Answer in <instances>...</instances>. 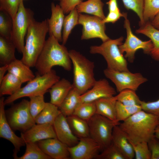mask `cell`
Instances as JSON below:
<instances>
[{
    "label": "cell",
    "instance_id": "6da1fadb",
    "mask_svg": "<svg viewBox=\"0 0 159 159\" xmlns=\"http://www.w3.org/2000/svg\"><path fill=\"white\" fill-rule=\"evenodd\" d=\"M159 119V117L141 110L119 125L131 143L148 142L154 137Z\"/></svg>",
    "mask_w": 159,
    "mask_h": 159
},
{
    "label": "cell",
    "instance_id": "7a4b0ae2",
    "mask_svg": "<svg viewBox=\"0 0 159 159\" xmlns=\"http://www.w3.org/2000/svg\"><path fill=\"white\" fill-rule=\"evenodd\" d=\"M49 35L35 63L37 73L41 75L46 74L55 66L71 70L72 62L67 48L60 44L53 35Z\"/></svg>",
    "mask_w": 159,
    "mask_h": 159
},
{
    "label": "cell",
    "instance_id": "3957f363",
    "mask_svg": "<svg viewBox=\"0 0 159 159\" xmlns=\"http://www.w3.org/2000/svg\"><path fill=\"white\" fill-rule=\"evenodd\" d=\"M48 32L47 19L39 22L34 19L30 23L21 59L30 67H34L45 44L46 36Z\"/></svg>",
    "mask_w": 159,
    "mask_h": 159
},
{
    "label": "cell",
    "instance_id": "277c9868",
    "mask_svg": "<svg viewBox=\"0 0 159 159\" xmlns=\"http://www.w3.org/2000/svg\"><path fill=\"white\" fill-rule=\"evenodd\" d=\"M69 52L73 66V86L82 95L91 89L96 80L94 63L74 50Z\"/></svg>",
    "mask_w": 159,
    "mask_h": 159
},
{
    "label": "cell",
    "instance_id": "5b68a950",
    "mask_svg": "<svg viewBox=\"0 0 159 159\" xmlns=\"http://www.w3.org/2000/svg\"><path fill=\"white\" fill-rule=\"evenodd\" d=\"M60 79V77L53 69L43 75L37 73L33 79L28 82L25 86L5 99L4 104L6 105L11 104L16 100L24 97L44 95Z\"/></svg>",
    "mask_w": 159,
    "mask_h": 159
},
{
    "label": "cell",
    "instance_id": "8992f818",
    "mask_svg": "<svg viewBox=\"0 0 159 159\" xmlns=\"http://www.w3.org/2000/svg\"><path fill=\"white\" fill-rule=\"evenodd\" d=\"M124 38L110 39L100 45L91 46L90 52L92 54L102 55L106 60L108 69L119 71H129L126 58L119 49V46L123 43Z\"/></svg>",
    "mask_w": 159,
    "mask_h": 159
},
{
    "label": "cell",
    "instance_id": "52a82bcc",
    "mask_svg": "<svg viewBox=\"0 0 159 159\" xmlns=\"http://www.w3.org/2000/svg\"><path fill=\"white\" fill-rule=\"evenodd\" d=\"M88 123L90 137L99 145L102 150L112 143L113 128L120 124V122L96 113L88 121Z\"/></svg>",
    "mask_w": 159,
    "mask_h": 159
},
{
    "label": "cell",
    "instance_id": "ba28073f",
    "mask_svg": "<svg viewBox=\"0 0 159 159\" xmlns=\"http://www.w3.org/2000/svg\"><path fill=\"white\" fill-rule=\"evenodd\" d=\"M23 0H21L18 11L12 20L10 38L19 52L22 53L24 46V37L34 13L30 9L24 6Z\"/></svg>",
    "mask_w": 159,
    "mask_h": 159
},
{
    "label": "cell",
    "instance_id": "9c48e42d",
    "mask_svg": "<svg viewBox=\"0 0 159 159\" xmlns=\"http://www.w3.org/2000/svg\"><path fill=\"white\" fill-rule=\"evenodd\" d=\"M8 122L12 129L24 132L36 124L30 112L29 101L23 99L5 110Z\"/></svg>",
    "mask_w": 159,
    "mask_h": 159
},
{
    "label": "cell",
    "instance_id": "30bf717a",
    "mask_svg": "<svg viewBox=\"0 0 159 159\" xmlns=\"http://www.w3.org/2000/svg\"><path fill=\"white\" fill-rule=\"evenodd\" d=\"M123 17L125 19L124 26L126 30L127 37L125 42L119 46V48L122 54L125 53V57L128 62L132 63L137 50L142 49L144 54H150L153 48V44L150 40L142 41L133 34L127 13L124 12Z\"/></svg>",
    "mask_w": 159,
    "mask_h": 159
},
{
    "label": "cell",
    "instance_id": "8fae6325",
    "mask_svg": "<svg viewBox=\"0 0 159 159\" xmlns=\"http://www.w3.org/2000/svg\"><path fill=\"white\" fill-rule=\"evenodd\" d=\"M103 73L115 84L118 92L127 89L136 91L140 85L148 80L140 73H132L129 71H119L107 68Z\"/></svg>",
    "mask_w": 159,
    "mask_h": 159
},
{
    "label": "cell",
    "instance_id": "7c38bea8",
    "mask_svg": "<svg viewBox=\"0 0 159 159\" xmlns=\"http://www.w3.org/2000/svg\"><path fill=\"white\" fill-rule=\"evenodd\" d=\"M105 24L98 17L79 13V24L83 26L81 39L99 38L103 42L109 40L110 38L105 33Z\"/></svg>",
    "mask_w": 159,
    "mask_h": 159
},
{
    "label": "cell",
    "instance_id": "4fadbf2b",
    "mask_svg": "<svg viewBox=\"0 0 159 159\" xmlns=\"http://www.w3.org/2000/svg\"><path fill=\"white\" fill-rule=\"evenodd\" d=\"M70 158L72 159L95 158L101 150L99 145L90 137L79 139L75 145L68 147Z\"/></svg>",
    "mask_w": 159,
    "mask_h": 159
},
{
    "label": "cell",
    "instance_id": "5bb4252c",
    "mask_svg": "<svg viewBox=\"0 0 159 159\" xmlns=\"http://www.w3.org/2000/svg\"><path fill=\"white\" fill-rule=\"evenodd\" d=\"M4 98H0V137L8 140L13 145V157L14 158L21 148L25 145V143L21 137L16 135L11 127L7 120L5 114L4 103Z\"/></svg>",
    "mask_w": 159,
    "mask_h": 159
},
{
    "label": "cell",
    "instance_id": "9a60e30c",
    "mask_svg": "<svg viewBox=\"0 0 159 159\" xmlns=\"http://www.w3.org/2000/svg\"><path fill=\"white\" fill-rule=\"evenodd\" d=\"M115 89L105 79L96 80L92 87L80 97V103L95 101L101 98L114 96Z\"/></svg>",
    "mask_w": 159,
    "mask_h": 159
},
{
    "label": "cell",
    "instance_id": "2e32d148",
    "mask_svg": "<svg viewBox=\"0 0 159 159\" xmlns=\"http://www.w3.org/2000/svg\"><path fill=\"white\" fill-rule=\"evenodd\" d=\"M46 154L54 159H69L68 147L57 138H50L36 142Z\"/></svg>",
    "mask_w": 159,
    "mask_h": 159
},
{
    "label": "cell",
    "instance_id": "e0dca14e",
    "mask_svg": "<svg viewBox=\"0 0 159 159\" xmlns=\"http://www.w3.org/2000/svg\"><path fill=\"white\" fill-rule=\"evenodd\" d=\"M53 126L57 138L68 147L73 146L78 143L79 139L73 134L66 117L61 113L56 118Z\"/></svg>",
    "mask_w": 159,
    "mask_h": 159
},
{
    "label": "cell",
    "instance_id": "ac0fdd59",
    "mask_svg": "<svg viewBox=\"0 0 159 159\" xmlns=\"http://www.w3.org/2000/svg\"><path fill=\"white\" fill-rule=\"evenodd\" d=\"M20 137L25 143L57 138L53 125L49 124H35L25 132H21Z\"/></svg>",
    "mask_w": 159,
    "mask_h": 159
},
{
    "label": "cell",
    "instance_id": "d6986e66",
    "mask_svg": "<svg viewBox=\"0 0 159 159\" xmlns=\"http://www.w3.org/2000/svg\"><path fill=\"white\" fill-rule=\"evenodd\" d=\"M51 15L47 20L49 35H53L59 42H62V30L65 17L64 13L59 5H55L52 2L51 5Z\"/></svg>",
    "mask_w": 159,
    "mask_h": 159
},
{
    "label": "cell",
    "instance_id": "ffe728a7",
    "mask_svg": "<svg viewBox=\"0 0 159 159\" xmlns=\"http://www.w3.org/2000/svg\"><path fill=\"white\" fill-rule=\"evenodd\" d=\"M112 143L127 159H132L135 157L134 152L130 141L119 125H116L113 128Z\"/></svg>",
    "mask_w": 159,
    "mask_h": 159
},
{
    "label": "cell",
    "instance_id": "44dd1931",
    "mask_svg": "<svg viewBox=\"0 0 159 159\" xmlns=\"http://www.w3.org/2000/svg\"><path fill=\"white\" fill-rule=\"evenodd\" d=\"M73 87V84L64 78L60 79L49 90L50 102L59 107Z\"/></svg>",
    "mask_w": 159,
    "mask_h": 159
},
{
    "label": "cell",
    "instance_id": "7402d4cb",
    "mask_svg": "<svg viewBox=\"0 0 159 159\" xmlns=\"http://www.w3.org/2000/svg\"><path fill=\"white\" fill-rule=\"evenodd\" d=\"M135 33L144 35L150 39L153 48L150 54L153 59L159 61V30L148 21L136 29Z\"/></svg>",
    "mask_w": 159,
    "mask_h": 159
},
{
    "label": "cell",
    "instance_id": "603a6c76",
    "mask_svg": "<svg viewBox=\"0 0 159 159\" xmlns=\"http://www.w3.org/2000/svg\"><path fill=\"white\" fill-rule=\"evenodd\" d=\"M117 100L114 96L104 97L95 101L96 114L116 121V106Z\"/></svg>",
    "mask_w": 159,
    "mask_h": 159
},
{
    "label": "cell",
    "instance_id": "cb8c5ba5",
    "mask_svg": "<svg viewBox=\"0 0 159 159\" xmlns=\"http://www.w3.org/2000/svg\"><path fill=\"white\" fill-rule=\"evenodd\" d=\"M8 72L13 74L22 82H28L35 77L30 67L21 60L16 59L9 64Z\"/></svg>",
    "mask_w": 159,
    "mask_h": 159
},
{
    "label": "cell",
    "instance_id": "d4e9b609",
    "mask_svg": "<svg viewBox=\"0 0 159 159\" xmlns=\"http://www.w3.org/2000/svg\"><path fill=\"white\" fill-rule=\"evenodd\" d=\"M66 118L72 132L77 138L80 139L90 137L87 121L73 114Z\"/></svg>",
    "mask_w": 159,
    "mask_h": 159
},
{
    "label": "cell",
    "instance_id": "484cf974",
    "mask_svg": "<svg viewBox=\"0 0 159 159\" xmlns=\"http://www.w3.org/2000/svg\"><path fill=\"white\" fill-rule=\"evenodd\" d=\"M104 5L101 0H88L81 2L76 8L79 13L92 14L103 20L106 17L103 11Z\"/></svg>",
    "mask_w": 159,
    "mask_h": 159
},
{
    "label": "cell",
    "instance_id": "4316f807",
    "mask_svg": "<svg viewBox=\"0 0 159 159\" xmlns=\"http://www.w3.org/2000/svg\"><path fill=\"white\" fill-rule=\"evenodd\" d=\"M81 95L78 91L73 86L59 107L61 113L66 117L72 115L80 103Z\"/></svg>",
    "mask_w": 159,
    "mask_h": 159
},
{
    "label": "cell",
    "instance_id": "83f0119b",
    "mask_svg": "<svg viewBox=\"0 0 159 159\" xmlns=\"http://www.w3.org/2000/svg\"><path fill=\"white\" fill-rule=\"evenodd\" d=\"M15 47L11 39L0 36V63L9 65L16 59Z\"/></svg>",
    "mask_w": 159,
    "mask_h": 159
},
{
    "label": "cell",
    "instance_id": "f1b7e54d",
    "mask_svg": "<svg viewBox=\"0 0 159 159\" xmlns=\"http://www.w3.org/2000/svg\"><path fill=\"white\" fill-rule=\"evenodd\" d=\"M22 84L18 78L8 72L0 82V97L13 94L21 87Z\"/></svg>",
    "mask_w": 159,
    "mask_h": 159
},
{
    "label": "cell",
    "instance_id": "f546056e",
    "mask_svg": "<svg viewBox=\"0 0 159 159\" xmlns=\"http://www.w3.org/2000/svg\"><path fill=\"white\" fill-rule=\"evenodd\" d=\"M61 113L59 107L50 102H46L41 112L35 118L37 124H49L53 125L57 117Z\"/></svg>",
    "mask_w": 159,
    "mask_h": 159
},
{
    "label": "cell",
    "instance_id": "4dcf8cb0",
    "mask_svg": "<svg viewBox=\"0 0 159 159\" xmlns=\"http://www.w3.org/2000/svg\"><path fill=\"white\" fill-rule=\"evenodd\" d=\"M79 13L76 7L65 16L62 34V44L65 45L72 30L74 26L79 24Z\"/></svg>",
    "mask_w": 159,
    "mask_h": 159
},
{
    "label": "cell",
    "instance_id": "1f68e13d",
    "mask_svg": "<svg viewBox=\"0 0 159 159\" xmlns=\"http://www.w3.org/2000/svg\"><path fill=\"white\" fill-rule=\"evenodd\" d=\"M26 149L24 154L15 159H52L41 149L37 143H25Z\"/></svg>",
    "mask_w": 159,
    "mask_h": 159
},
{
    "label": "cell",
    "instance_id": "d6a6232c",
    "mask_svg": "<svg viewBox=\"0 0 159 159\" xmlns=\"http://www.w3.org/2000/svg\"><path fill=\"white\" fill-rule=\"evenodd\" d=\"M135 91L131 89L124 90L119 92L114 97L117 101L125 105L130 106L140 105L142 101L140 99Z\"/></svg>",
    "mask_w": 159,
    "mask_h": 159
},
{
    "label": "cell",
    "instance_id": "836d02e7",
    "mask_svg": "<svg viewBox=\"0 0 159 159\" xmlns=\"http://www.w3.org/2000/svg\"><path fill=\"white\" fill-rule=\"evenodd\" d=\"M95 101L79 103L73 114L88 121L96 113Z\"/></svg>",
    "mask_w": 159,
    "mask_h": 159
},
{
    "label": "cell",
    "instance_id": "e575fe53",
    "mask_svg": "<svg viewBox=\"0 0 159 159\" xmlns=\"http://www.w3.org/2000/svg\"><path fill=\"white\" fill-rule=\"evenodd\" d=\"M116 121H123L137 112L142 110L140 105H125L117 101L116 106Z\"/></svg>",
    "mask_w": 159,
    "mask_h": 159
},
{
    "label": "cell",
    "instance_id": "d590c367",
    "mask_svg": "<svg viewBox=\"0 0 159 159\" xmlns=\"http://www.w3.org/2000/svg\"><path fill=\"white\" fill-rule=\"evenodd\" d=\"M159 12V0H144L143 17L144 24L152 20Z\"/></svg>",
    "mask_w": 159,
    "mask_h": 159
},
{
    "label": "cell",
    "instance_id": "8d00e7d4",
    "mask_svg": "<svg viewBox=\"0 0 159 159\" xmlns=\"http://www.w3.org/2000/svg\"><path fill=\"white\" fill-rule=\"evenodd\" d=\"M12 27V19L6 11L0 12V36L11 39Z\"/></svg>",
    "mask_w": 159,
    "mask_h": 159
},
{
    "label": "cell",
    "instance_id": "74e56055",
    "mask_svg": "<svg viewBox=\"0 0 159 159\" xmlns=\"http://www.w3.org/2000/svg\"><path fill=\"white\" fill-rule=\"evenodd\" d=\"M29 98L30 112L35 120V117L44 108L46 102H45L44 95L31 96Z\"/></svg>",
    "mask_w": 159,
    "mask_h": 159
},
{
    "label": "cell",
    "instance_id": "f35d334b",
    "mask_svg": "<svg viewBox=\"0 0 159 159\" xmlns=\"http://www.w3.org/2000/svg\"><path fill=\"white\" fill-rule=\"evenodd\" d=\"M97 159H127L117 148L112 143L99 153Z\"/></svg>",
    "mask_w": 159,
    "mask_h": 159
},
{
    "label": "cell",
    "instance_id": "ab89813d",
    "mask_svg": "<svg viewBox=\"0 0 159 159\" xmlns=\"http://www.w3.org/2000/svg\"><path fill=\"white\" fill-rule=\"evenodd\" d=\"M125 8L131 10L138 16L139 19V26L144 24L143 17L144 0H122Z\"/></svg>",
    "mask_w": 159,
    "mask_h": 159
},
{
    "label": "cell",
    "instance_id": "60d3db41",
    "mask_svg": "<svg viewBox=\"0 0 159 159\" xmlns=\"http://www.w3.org/2000/svg\"><path fill=\"white\" fill-rule=\"evenodd\" d=\"M21 0H0V11L7 12L14 19L18 11Z\"/></svg>",
    "mask_w": 159,
    "mask_h": 159
},
{
    "label": "cell",
    "instance_id": "b9f144b4",
    "mask_svg": "<svg viewBox=\"0 0 159 159\" xmlns=\"http://www.w3.org/2000/svg\"><path fill=\"white\" fill-rule=\"evenodd\" d=\"M130 143L133 149L135 159H151V154L148 142H143L136 144Z\"/></svg>",
    "mask_w": 159,
    "mask_h": 159
},
{
    "label": "cell",
    "instance_id": "7bdbcfd3",
    "mask_svg": "<svg viewBox=\"0 0 159 159\" xmlns=\"http://www.w3.org/2000/svg\"><path fill=\"white\" fill-rule=\"evenodd\" d=\"M140 106L142 110L159 117V99L153 102L142 101Z\"/></svg>",
    "mask_w": 159,
    "mask_h": 159
},
{
    "label": "cell",
    "instance_id": "ee69618b",
    "mask_svg": "<svg viewBox=\"0 0 159 159\" xmlns=\"http://www.w3.org/2000/svg\"><path fill=\"white\" fill-rule=\"evenodd\" d=\"M60 1L59 5L64 14H67L82 2L83 0H61Z\"/></svg>",
    "mask_w": 159,
    "mask_h": 159
},
{
    "label": "cell",
    "instance_id": "f6af8a7d",
    "mask_svg": "<svg viewBox=\"0 0 159 159\" xmlns=\"http://www.w3.org/2000/svg\"><path fill=\"white\" fill-rule=\"evenodd\" d=\"M151 154V159H159V141L154 137L148 142Z\"/></svg>",
    "mask_w": 159,
    "mask_h": 159
},
{
    "label": "cell",
    "instance_id": "bcb514c9",
    "mask_svg": "<svg viewBox=\"0 0 159 159\" xmlns=\"http://www.w3.org/2000/svg\"><path fill=\"white\" fill-rule=\"evenodd\" d=\"M124 12L119 11L109 12L108 14L102 21L104 23H114L116 22L121 17H123Z\"/></svg>",
    "mask_w": 159,
    "mask_h": 159
},
{
    "label": "cell",
    "instance_id": "7dc6e473",
    "mask_svg": "<svg viewBox=\"0 0 159 159\" xmlns=\"http://www.w3.org/2000/svg\"><path fill=\"white\" fill-rule=\"evenodd\" d=\"M109 12L120 11L117 5V0H109L106 2Z\"/></svg>",
    "mask_w": 159,
    "mask_h": 159
},
{
    "label": "cell",
    "instance_id": "c3c4849f",
    "mask_svg": "<svg viewBox=\"0 0 159 159\" xmlns=\"http://www.w3.org/2000/svg\"><path fill=\"white\" fill-rule=\"evenodd\" d=\"M150 22L154 27L159 30V12L154 19Z\"/></svg>",
    "mask_w": 159,
    "mask_h": 159
},
{
    "label": "cell",
    "instance_id": "681fc988",
    "mask_svg": "<svg viewBox=\"0 0 159 159\" xmlns=\"http://www.w3.org/2000/svg\"><path fill=\"white\" fill-rule=\"evenodd\" d=\"M9 65H4L0 67V82L1 81L6 71H8Z\"/></svg>",
    "mask_w": 159,
    "mask_h": 159
},
{
    "label": "cell",
    "instance_id": "f907efd6",
    "mask_svg": "<svg viewBox=\"0 0 159 159\" xmlns=\"http://www.w3.org/2000/svg\"><path fill=\"white\" fill-rule=\"evenodd\" d=\"M154 137L159 140V126L158 125L155 131Z\"/></svg>",
    "mask_w": 159,
    "mask_h": 159
},
{
    "label": "cell",
    "instance_id": "816d5d0a",
    "mask_svg": "<svg viewBox=\"0 0 159 159\" xmlns=\"http://www.w3.org/2000/svg\"><path fill=\"white\" fill-rule=\"evenodd\" d=\"M158 125L159 126V120H158Z\"/></svg>",
    "mask_w": 159,
    "mask_h": 159
},
{
    "label": "cell",
    "instance_id": "f5cc1de1",
    "mask_svg": "<svg viewBox=\"0 0 159 159\" xmlns=\"http://www.w3.org/2000/svg\"><path fill=\"white\" fill-rule=\"evenodd\" d=\"M58 0V1H60L61 0Z\"/></svg>",
    "mask_w": 159,
    "mask_h": 159
}]
</instances>
